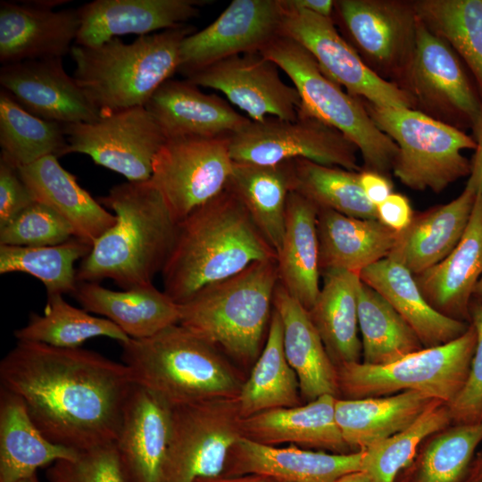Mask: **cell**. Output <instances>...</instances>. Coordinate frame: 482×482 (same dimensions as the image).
<instances>
[{
  "label": "cell",
  "mask_w": 482,
  "mask_h": 482,
  "mask_svg": "<svg viewBox=\"0 0 482 482\" xmlns=\"http://www.w3.org/2000/svg\"><path fill=\"white\" fill-rule=\"evenodd\" d=\"M171 421L172 407L135 384L114 442L126 482H161Z\"/></svg>",
  "instance_id": "obj_21"
},
{
  "label": "cell",
  "mask_w": 482,
  "mask_h": 482,
  "mask_svg": "<svg viewBox=\"0 0 482 482\" xmlns=\"http://www.w3.org/2000/svg\"><path fill=\"white\" fill-rule=\"evenodd\" d=\"M229 136L169 138L159 149L150 180L176 221L226 188L234 163Z\"/></svg>",
  "instance_id": "obj_14"
},
{
  "label": "cell",
  "mask_w": 482,
  "mask_h": 482,
  "mask_svg": "<svg viewBox=\"0 0 482 482\" xmlns=\"http://www.w3.org/2000/svg\"><path fill=\"white\" fill-rule=\"evenodd\" d=\"M0 146V156L17 168L49 155L60 157L67 146L64 125L33 115L2 89Z\"/></svg>",
  "instance_id": "obj_43"
},
{
  "label": "cell",
  "mask_w": 482,
  "mask_h": 482,
  "mask_svg": "<svg viewBox=\"0 0 482 482\" xmlns=\"http://www.w3.org/2000/svg\"><path fill=\"white\" fill-rule=\"evenodd\" d=\"M461 61L420 21L415 54L402 89L412 98L413 110L475 133L482 120V98Z\"/></svg>",
  "instance_id": "obj_13"
},
{
  "label": "cell",
  "mask_w": 482,
  "mask_h": 482,
  "mask_svg": "<svg viewBox=\"0 0 482 482\" xmlns=\"http://www.w3.org/2000/svg\"><path fill=\"white\" fill-rule=\"evenodd\" d=\"M75 237L71 227L49 207L34 202L0 228V245L46 246Z\"/></svg>",
  "instance_id": "obj_47"
},
{
  "label": "cell",
  "mask_w": 482,
  "mask_h": 482,
  "mask_svg": "<svg viewBox=\"0 0 482 482\" xmlns=\"http://www.w3.org/2000/svg\"><path fill=\"white\" fill-rule=\"evenodd\" d=\"M474 135L477 144L476 153L471 162L470 174L466 187L477 195H480L482 194V120Z\"/></svg>",
  "instance_id": "obj_53"
},
{
  "label": "cell",
  "mask_w": 482,
  "mask_h": 482,
  "mask_svg": "<svg viewBox=\"0 0 482 482\" xmlns=\"http://www.w3.org/2000/svg\"><path fill=\"white\" fill-rule=\"evenodd\" d=\"M363 451L334 453L301 449L290 445L277 447L240 437L229 453L221 475H259L278 482H335L362 470Z\"/></svg>",
  "instance_id": "obj_22"
},
{
  "label": "cell",
  "mask_w": 482,
  "mask_h": 482,
  "mask_svg": "<svg viewBox=\"0 0 482 482\" xmlns=\"http://www.w3.org/2000/svg\"><path fill=\"white\" fill-rule=\"evenodd\" d=\"M359 173L362 188L367 199L375 206L393 193V183L389 176L363 169Z\"/></svg>",
  "instance_id": "obj_52"
},
{
  "label": "cell",
  "mask_w": 482,
  "mask_h": 482,
  "mask_svg": "<svg viewBox=\"0 0 482 482\" xmlns=\"http://www.w3.org/2000/svg\"><path fill=\"white\" fill-rule=\"evenodd\" d=\"M377 127L397 145L392 172L417 191L440 193L467 175L471 162L461 154L476 149L474 138L410 108H388L361 98Z\"/></svg>",
  "instance_id": "obj_8"
},
{
  "label": "cell",
  "mask_w": 482,
  "mask_h": 482,
  "mask_svg": "<svg viewBox=\"0 0 482 482\" xmlns=\"http://www.w3.org/2000/svg\"><path fill=\"white\" fill-rule=\"evenodd\" d=\"M79 453L51 442L37 428L19 396L0 391V482H19L38 468L77 459Z\"/></svg>",
  "instance_id": "obj_36"
},
{
  "label": "cell",
  "mask_w": 482,
  "mask_h": 482,
  "mask_svg": "<svg viewBox=\"0 0 482 482\" xmlns=\"http://www.w3.org/2000/svg\"><path fill=\"white\" fill-rule=\"evenodd\" d=\"M64 132L67 146L63 155L86 154L129 181L151 179L154 159L166 141L145 106L102 112L93 122L64 125Z\"/></svg>",
  "instance_id": "obj_15"
},
{
  "label": "cell",
  "mask_w": 482,
  "mask_h": 482,
  "mask_svg": "<svg viewBox=\"0 0 482 482\" xmlns=\"http://www.w3.org/2000/svg\"><path fill=\"white\" fill-rule=\"evenodd\" d=\"M19 482H39L36 477V474L33 475L32 477H29L28 478H25V479H22Z\"/></svg>",
  "instance_id": "obj_58"
},
{
  "label": "cell",
  "mask_w": 482,
  "mask_h": 482,
  "mask_svg": "<svg viewBox=\"0 0 482 482\" xmlns=\"http://www.w3.org/2000/svg\"><path fill=\"white\" fill-rule=\"evenodd\" d=\"M277 257L242 202L226 187L179 222L161 273L163 292L181 304L206 286Z\"/></svg>",
  "instance_id": "obj_2"
},
{
  "label": "cell",
  "mask_w": 482,
  "mask_h": 482,
  "mask_svg": "<svg viewBox=\"0 0 482 482\" xmlns=\"http://www.w3.org/2000/svg\"><path fill=\"white\" fill-rule=\"evenodd\" d=\"M234 162L263 165L294 159L361 171L356 145L338 129L300 114L295 120L268 117L250 121L229 136Z\"/></svg>",
  "instance_id": "obj_12"
},
{
  "label": "cell",
  "mask_w": 482,
  "mask_h": 482,
  "mask_svg": "<svg viewBox=\"0 0 482 482\" xmlns=\"http://www.w3.org/2000/svg\"><path fill=\"white\" fill-rule=\"evenodd\" d=\"M436 400L412 390L384 397L337 398L335 417L351 452H359L409 427Z\"/></svg>",
  "instance_id": "obj_34"
},
{
  "label": "cell",
  "mask_w": 482,
  "mask_h": 482,
  "mask_svg": "<svg viewBox=\"0 0 482 482\" xmlns=\"http://www.w3.org/2000/svg\"><path fill=\"white\" fill-rule=\"evenodd\" d=\"M299 382L288 363L280 317L273 308L267 337L248 378L237 397L242 418L301 405Z\"/></svg>",
  "instance_id": "obj_38"
},
{
  "label": "cell",
  "mask_w": 482,
  "mask_h": 482,
  "mask_svg": "<svg viewBox=\"0 0 482 482\" xmlns=\"http://www.w3.org/2000/svg\"><path fill=\"white\" fill-rule=\"evenodd\" d=\"M194 482H272L270 478L259 475H240V476H224L199 478Z\"/></svg>",
  "instance_id": "obj_55"
},
{
  "label": "cell",
  "mask_w": 482,
  "mask_h": 482,
  "mask_svg": "<svg viewBox=\"0 0 482 482\" xmlns=\"http://www.w3.org/2000/svg\"><path fill=\"white\" fill-rule=\"evenodd\" d=\"M99 203L115 224L92 245L77 269L78 282L112 279L121 289L153 284L162 273L179 222L150 179L113 186Z\"/></svg>",
  "instance_id": "obj_3"
},
{
  "label": "cell",
  "mask_w": 482,
  "mask_h": 482,
  "mask_svg": "<svg viewBox=\"0 0 482 482\" xmlns=\"http://www.w3.org/2000/svg\"><path fill=\"white\" fill-rule=\"evenodd\" d=\"M477 194L464 187L453 201L414 215L410 226L397 234L388 258L418 275L441 262L461 238Z\"/></svg>",
  "instance_id": "obj_28"
},
{
  "label": "cell",
  "mask_w": 482,
  "mask_h": 482,
  "mask_svg": "<svg viewBox=\"0 0 482 482\" xmlns=\"http://www.w3.org/2000/svg\"><path fill=\"white\" fill-rule=\"evenodd\" d=\"M72 295L83 309L111 320L129 338L152 337L179 320V304L154 284L114 291L97 282H79Z\"/></svg>",
  "instance_id": "obj_30"
},
{
  "label": "cell",
  "mask_w": 482,
  "mask_h": 482,
  "mask_svg": "<svg viewBox=\"0 0 482 482\" xmlns=\"http://www.w3.org/2000/svg\"><path fill=\"white\" fill-rule=\"evenodd\" d=\"M132 379L170 407L237 397L244 383L219 350L181 325L120 344Z\"/></svg>",
  "instance_id": "obj_4"
},
{
  "label": "cell",
  "mask_w": 482,
  "mask_h": 482,
  "mask_svg": "<svg viewBox=\"0 0 482 482\" xmlns=\"http://www.w3.org/2000/svg\"><path fill=\"white\" fill-rule=\"evenodd\" d=\"M473 295L480 297L482 299V276L480 277L479 280L478 281Z\"/></svg>",
  "instance_id": "obj_57"
},
{
  "label": "cell",
  "mask_w": 482,
  "mask_h": 482,
  "mask_svg": "<svg viewBox=\"0 0 482 482\" xmlns=\"http://www.w3.org/2000/svg\"><path fill=\"white\" fill-rule=\"evenodd\" d=\"M475 482H482V479H479V480H476Z\"/></svg>",
  "instance_id": "obj_59"
},
{
  "label": "cell",
  "mask_w": 482,
  "mask_h": 482,
  "mask_svg": "<svg viewBox=\"0 0 482 482\" xmlns=\"http://www.w3.org/2000/svg\"><path fill=\"white\" fill-rule=\"evenodd\" d=\"M420 22L471 71L482 98V0H414Z\"/></svg>",
  "instance_id": "obj_41"
},
{
  "label": "cell",
  "mask_w": 482,
  "mask_h": 482,
  "mask_svg": "<svg viewBox=\"0 0 482 482\" xmlns=\"http://www.w3.org/2000/svg\"><path fill=\"white\" fill-rule=\"evenodd\" d=\"M14 337L17 341L62 348H78L96 337H106L120 344L129 339L111 320L71 305L61 294L47 295L44 314L31 312L28 323L15 330Z\"/></svg>",
  "instance_id": "obj_40"
},
{
  "label": "cell",
  "mask_w": 482,
  "mask_h": 482,
  "mask_svg": "<svg viewBox=\"0 0 482 482\" xmlns=\"http://www.w3.org/2000/svg\"><path fill=\"white\" fill-rule=\"evenodd\" d=\"M47 477L51 482H126L114 444L81 452L73 461H58Z\"/></svg>",
  "instance_id": "obj_48"
},
{
  "label": "cell",
  "mask_w": 482,
  "mask_h": 482,
  "mask_svg": "<svg viewBox=\"0 0 482 482\" xmlns=\"http://www.w3.org/2000/svg\"><path fill=\"white\" fill-rule=\"evenodd\" d=\"M317 235L320 271L328 269L360 272L388 257L397 233L378 219L347 216L319 209Z\"/></svg>",
  "instance_id": "obj_32"
},
{
  "label": "cell",
  "mask_w": 482,
  "mask_h": 482,
  "mask_svg": "<svg viewBox=\"0 0 482 482\" xmlns=\"http://www.w3.org/2000/svg\"><path fill=\"white\" fill-rule=\"evenodd\" d=\"M34 202L18 168L0 156V228Z\"/></svg>",
  "instance_id": "obj_50"
},
{
  "label": "cell",
  "mask_w": 482,
  "mask_h": 482,
  "mask_svg": "<svg viewBox=\"0 0 482 482\" xmlns=\"http://www.w3.org/2000/svg\"><path fill=\"white\" fill-rule=\"evenodd\" d=\"M226 187L239 198L278 256L292 190L291 160L272 165L234 162Z\"/></svg>",
  "instance_id": "obj_37"
},
{
  "label": "cell",
  "mask_w": 482,
  "mask_h": 482,
  "mask_svg": "<svg viewBox=\"0 0 482 482\" xmlns=\"http://www.w3.org/2000/svg\"><path fill=\"white\" fill-rule=\"evenodd\" d=\"M377 219L395 233L405 230L411 223L414 213L407 196L392 193L384 202L376 206Z\"/></svg>",
  "instance_id": "obj_51"
},
{
  "label": "cell",
  "mask_w": 482,
  "mask_h": 482,
  "mask_svg": "<svg viewBox=\"0 0 482 482\" xmlns=\"http://www.w3.org/2000/svg\"><path fill=\"white\" fill-rule=\"evenodd\" d=\"M360 278L394 307L425 348L451 342L470 327L436 310L424 297L414 275L388 257L362 270Z\"/></svg>",
  "instance_id": "obj_31"
},
{
  "label": "cell",
  "mask_w": 482,
  "mask_h": 482,
  "mask_svg": "<svg viewBox=\"0 0 482 482\" xmlns=\"http://www.w3.org/2000/svg\"><path fill=\"white\" fill-rule=\"evenodd\" d=\"M273 308L283 327V344L287 360L295 370L301 397L306 402L323 395L336 396L337 370L328 354L321 337L308 311L278 283Z\"/></svg>",
  "instance_id": "obj_29"
},
{
  "label": "cell",
  "mask_w": 482,
  "mask_h": 482,
  "mask_svg": "<svg viewBox=\"0 0 482 482\" xmlns=\"http://www.w3.org/2000/svg\"><path fill=\"white\" fill-rule=\"evenodd\" d=\"M318 208L299 194L287 196L285 235L277 257L278 283L307 311L320 290Z\"/></svg>",
  "instance_id": "obj_35"
},
{
  "label": "cell",
  "mask_w": 482,
  "mask_h": 482,
  "mask_svg": "<svg viewBox=\"0 0 482 482\" xmlns=\"http://www.w3.org/2000/svg\"><path fill=\"white\" fill-rule=\"evenodd\" d=\"M283 0H233L204 29L186 37L178 72L185 77L225 58L261 52L280 36Z\"/></svg>",
  "instance_id": "obj_17"
},
{
  "label": "cell",
  "mask_w": 482,
  "mask_h": 482,
  "mask_svg": "<svg viewBox=\"0 0 482 482\" xmlns=\"http://www.w3.org/2000/svg\"><path fill=\"white\" fill-rule=\"evenodd\" d=\"M272 480V479H271ZM272 482H278V481H276V480H272Z\"/></svg>",
  "instance_id": "obj_60"
},
{
  "label": "cell",
  "mask_w": 482,
  "mask_h": 482,
  "mask_svg": "<svg viewBox=\"0 0 482 482\" xmlns=\"http://www.w3.org/2000/svg\"><path fill=\"white\" fill-rule=\"evenodd\" d=\"M145 107L166 139L231 135L251 121L228 101L204 93L187 79H168L156 89Z\"/></svg>",
  "instance_id": "obj_24"
},
{
  "label": "cell",
  "mask_w": 482,
  "mask_h": 482,
  "mask_svg": "<svg viewBox=\"0 0 482 482\" xmlns=\"http://www.w3.org/2000/svg\"><path fill=\"white\" fill-rule=\"evenodd\" d=\"M278 70L261 52H251L216 62L189 74L186 79L199 87L221 92L252 121H262L268 117L295 120L301 98L294 86L281 79Z\"/></svg>",
  "instance_id": "obj_18"
},
{
  "label": "cell",
  "mask_w": 482,
  "mask_h": 482,
  "mask_svg": "<svg viewBox=\"0 0 482 482\" xmlns=\"http://www.w3.org/2000/svg\"><path fill=\"white\" fill-rule=\"evenodd\" d=\"M242 419L237 397L173 407L161 482L221 475L230 449L243 436Z\"/></svg>",
  "instance_id": "obj_11"
},
{
  "label": "cell",
  "mask_w": 482,
  "mask_h": 482,
  "mask_svg": "<svg viewBox=\"0 0 482 482\" xmlns=\"http://www.w3.org/2000/svg\"><path fill=\"white\" fill-rule=\"evenodd\" d=\"M54 155L18 168L21 178L35 202L60 215L73 229L74 236L91 245L116 222L113 213L77 182Z\"/></svg>",
  "instance_id": "obj_26"
},
{
  "label": "cell",
  "mask_w": 482,
  "mask_h": 482,
  "mask_svg": "<svg viewBox=\"0 0 482 482\" xmlns=\"http://www.w3.org/2000/svg\"><path fill=\"white\" fill-rule=\"evenodd\" d=\"M358 322L363 363L386 365L424 348L420 340L376 290L362 281Z\"/></svg>",
  "instance_id": "obj_39"
},
{
  "label": "cell",
  "mask_w": 482,
  "mask_h": 482,
  "mask_svg": "<svg viewBox=\"0 0 482 482\" xmlns=\"http://www.w3.org/2000/svg\"><path fill=\"white\" fill-rule=\"evenodd\" d=\"M476 343L471 325L451 342L424 347L386 365H338L339 392L345 399H360L412 390L449 404L466 383Z\"/></svg>",
  "instance_id": "obj_9"
},
{
  "label": "cell",
  "mask_w": 482,
  "mask_h": 482,
  "mask_svg": "<svg viewBox=\"0 0 482 482\" xmlns=\"http://www.w3.org/2000/svg\"><path fill=\"white\" fill-rule=\"evenodd\" d=\"M278 283L277 259L200 289L179 304V324L243 363L259 357Z\"/></svg>",
  "instance_id": "obj_6"
},
{
  "label": "cell",
  "mask_w": 482,
  "mask_h": 482,
  "mask_svg": "<svg viewBox=\"0 0 482 482\" xmlns=\"http://www.w3.org/2000/svg\"><path fill=\"white\" fill-rule=\"evenodd\" d=\"M0 84L26 111L46 120L62 125L93 122L102 113L66 73L62 58L3 65Z\"/></svg>",
  "instance_id": "obj_19"
},
{
  "label": "cell",
  "mask_w": 482,
  "mask_h": 482,
  "mask_svg": "<svg viewBox=\"0 0 482 482\" xmlns=\"http://www.w3.org/2000/svg\"><path fill=\"white\" fill-rule=\"evenodd\" d=\"M0 381L46 438L79 453L114 444L135 386L123 362L22 341L1 361Z\"/></svg>",
  "instance_id": "obj_1"
},
{
  "label": "cell",
  "mask_w": 482,
  "mask_h": 482,
  "mask_svg": "<svg viewBox=\"0 0 482 482\" xmlns=\"http://www.w3.org/2000/svg\"><path fill=\"white\" fill-rule=\"evenodd\" d=\"M322 285L309 316L336 366L360 362L358 301L360 274L345 270L320 271Z\"/></svg>",
  "instance_id": "obj_33"
},
{
  "label": "cell",
  "mask_w": 482,
  "mask_h": 482,
  "mask_svg": "<svg viewBox=\"0 0 482 482\" xmlns=\"http://www.w3.org/2000/svg\"><path fill=\"white\" fill-rule=\"evenodd\" d=\"M204 0H95L78 8L75 45L96 46L118 36L179 28L199 14Z\"/></svg>",
  "instance_id": "obj_23"
},
{
  "label": "cell",
  "mask_w": 482,
  "mask_h": 482,
  "mask_svg": "<svg viewBox=\"0 0 482 482\" xmlns=\"http://www.w3.org/2000/svg\"><path fill=\"white\" fill-rule=\"evenodd\" d=\"M332 19L366 66L402 89L417 45L414 0H336Z\"/></svg>",
  "instance_id": "obj_10"
},
{
  "label": "cell",
  "mask_w": 482,
  "mask_h": 482,
  "mask_svg": "<svg viewBox=\"0 0 482 482\" xmlns=\"http://www.w3.org/2000/svg\"><path fill=\"white\" fill-rule=\"evenodd\" d=\"M337 397L323 395L305 404L265 411L242 419V436L258 444H290L334 453H352L335 417Z\"/></svg>",
  "instance_id": "obj_25"
},
{
  "label": "cell",
  "mask_w": 482,
  "mask_h": 482,
  "mask_svg": "<svg viewBox=\"0 0 482 482\" xmlns=\"http://www.w3.org/2000/svg\"><path fill=\"white\" fill-rule=\"evenodd\" d=\"M62 1H1L0 62L62 58L71 52L80 26L78 9L55 11Z\"/></svg>",
  "instance_id": "obj_20"
},
{
  "label": "cell",
  "mask_w": 482,
  "mask_h": 482,
  "mask_svg": "<svg viewBox=\"0 0 482 482\" xmlns=\"http://www.w3.org/2000/svg\"><path fill=\"white\" fill-rule=\"evenodd\" d=\"M195 32L188 25L138 37H118L96 46H73V78L101 112L145 106L152 95L178 71L179 47Z\"/></svg>",
  "instance_id": "obj_5"
},
{
  "label": "cell",
  "mask_w": 482,
  "mask_h": 482,
  "mask_svg": "<svg viewBox=\"0 0 482 482\" xmlns=\"http://www.w3.org/2000/svg\"><path fill=\"white\" fill-rule=\"evenodd\" d=\"M481 276L482 194L476 196L469 223L456 246L437 264L414 278L436 310L456 319V315L468 312Z\"/></svg>",
  "instance_id": "obj_27"
},
{
  "label": "cell",
  "mask_w": 482,
  "mask_h": 482,
  "mask_svg": "<svg viewBox=\"0 0 482 482\" xmlns=\"http://www.w3.org/2000/svg\"><path fill=\"white\" fill-rule=\"evenodd\" d=\"M288 7L307 11L323 17L332 18L334 0H285Z\"/></svg>",
  "instance_id": "obj_54"
},
{
  "label": "cell",
  "mask_w": 482,
  "mask_h": 482,
  "mask_svg": "<svg viewBox=\"0 0 482 482\" xmlns=\"http://www.w3.org/2000/svg\"><path fill=\"white\" fill-rule=\"evenodd\" d=\"M261 53L292 80L301 98L298 113L316 118L345 135L358 147L363 170L390 175L397 145L377 127L361 98L323 73L312 54L288 37L278 36Z\"/></svg>",
  "instance_id": "obj_7"
},
{
  "label": "cell",
  "mask_w": 482,
  "mask_h": 482,
  "mask_svg": "<svg viewBox=\"0 0 482 482\" xmlns=\"http://www.w3.org/2000/svg\"><path fill=\"white\" fill-rule=\"evenodd\" d=\"M91 247L77 237L46 246L0 245V273L24 272L40 280L46 295H72L79 283L75 262L84 259Z\"/></svg>",
  "instance_id": "obj_44"
},
{
  "label": "cell",
  "mask_w": 482,
  "mask_h": 482,
  "mask_svg": "<svg viewBox=\"0 0 482 482\" xmlns=\"http://www.w3.org/2000/svg\"><path fill=\"white\" fill-rule=\"evenodd\" d=\"M481 441L482 421L436 436L422 454L415 482H457Z\"/></svg>",
  "instance_id": "obj_46"
},
{
  "label": "cell",
  "mask_w": 482,
  "mask_h": 482,
  "mask_svg": "<svg viewBox=\"0 0 482 482\" xmlns=\"http://www.w3.org/2000/svg\"><path fill=\"white\" fill-rule=\"evenodd\" d=\"M335 482H376L368 473L363 470H358L347 473Z\"/></svg>",
  "instance_id": "obj_56"
},
{
  "label": "cell",
  "mask_w": 482,
  "mask_h": 482,
  "mask_svg": "<svg viewBox=\"0 0 482 482\" xmlns=\"http://www.w3.org/2000/svg\"><path fill=\"white\" fill-rule=\"evenodd\" d=\"M452 415L447 403L436 400L409 427L363 451L362 470L376 482H395L413 459L419 445L445 428Z\"/></svg>",
  "instance_id": "obj_45"
},
{
  "label": "cell",
  "mask_w": 482,
  "mask_h": 482,
  "mask_svg": "<svg viewBox=\"0 0 482 482\" xmlns=\"http://www.w3.org/2000/svg\"><path fill=\"white\" fill-rule=\"evenodd\" d=\"M472 320L477 343L469 376L461 392L448 404L452 419L460 424L482 421V303L473 307Z\"/></svg>",
  "instance_id": "obj_49"
},
{
  "label": "cell",
  "mask_w": 482,
  "mask_h": 482,
  "mask_svg": "<svg viewBox=\"0 0 482 482\" xmlns=\"http://www.w3.org/2000/svg\"><path fill=\"white\" fill-rule=\"evenodd\" d=\"M280 35L288 37L314 57L320 70L353 96L380 107L414 108L411 96L373 73L338 31L332 18L288 7Z\"/></svg>",
  "instance_id": "obj_16"
},
{
  "label": "cell",
  "mask_w": 482,
  "mask_h": 482,
  "mask_svg": "<svg viewBox=\"0 0 482 482\" xmlns=\"http://www.w3.org/2000/svg\"><path fill=\"white\" fill-rule=\"evenodd\" d=\"M292 190L313 204L361 218L377 219L376 206L366 197L360 171L320 164L306 159L291 160Z\"/></svg>",
  "instance_id": "obj_42"
}]
</instances>
